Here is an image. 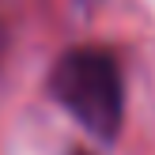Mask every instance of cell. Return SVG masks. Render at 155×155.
I'll return each mask as SVG.
<instances>
[{"instance_id":"1","label":"cell","mask_w":155,"mask_h":155,"mask_svg":"<svg viewBox=\"0 0 155 155\" xmlns=\"http://www.w3.org/2000/svg\"><path fill=\"white\" fill-rule=\"evenodd\" d=\"M49 91L87 133L114 140L125 114L121 72L102 49H68L49 76Z\"/></svg>"},{"instance_id":"2","label":"cell","mask_w":155,"mask_h":155,"mask_svg":"<svg viewBox=\"0 0 155 155\" xmlns=\"http://www.w3.org/2000/svg\"><path fill=\"white\" fill-rule=\"evenodd\" d=\"M72 155H87V151H72Z\"/></svg>"}]
</instances>
